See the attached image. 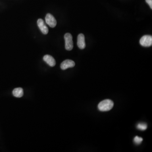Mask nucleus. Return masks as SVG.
<instances>
[{"instance_id": "obj_1", "label": "nucleus", "mask_w": 152, "mask_h": 152, "mask_svg": "<svg viewBox=\"0 0 152 152\" xmlns=\"http://www.w3.org/2000/svg\"><path fill=\"white\" fill-rule=\"evenodd\" d=\"M114 106V103L110 99H105L100 102L98 105V109L101 111H108Z\"/></svg>"}, {"instance_id": "obj_2", "label": "nucleus", "mask_w": 152, "mask_h": 152, "mask_svg": "<svg viewBox=\"0 0 152 152\" xmlns=\"http://www.w3.org/2000/svg\"><path fill=\"white\" fill-rule=\"evenodd\" d=\"M65 40V48L66 50H72L73 48V42L72 40V36L71 34L67 33L64 36Z\"/></svg>"}, {"instance_id": "obj_3", "label": "nucleus", "mask_w": 152, "mask_h": 152, "mask_svg": "<svg viewBox=\"0 0 152 152\" xmlns=\"http://www.w3.org/2000/svg\"><path fill=\"white\" fill-rule=\"evenodd\" d=\"M140 44L144 47H149L152 45V36L150 35H145L141 38Z\"/></svg>"}, {"instance_id": "obj_4", "label": "nucleus", "mask_w": 152, "mask_h": 152, "mask_svg": "<svg viewBox=\"0 0 152 152\" xmlns=\"http://www.w3.org/2000/svg\"><path fill=\"white\" fill-rule=\"evenodd\" d=\"M46 22L47 24L51 28L55 27L57 25V21L53 15L47 14L45 17Z\"/></svg>"}, {"instance_id": "obj_5", "label": "nucleus", "mask_w": 152, "mask_h": 152, "mask_svg": "<svg viewBox=\"0 0 152 152\" xmlns=\"http://www.w3.org/2000/svg\"><path fill=\"white\" fill-rule=\"evenodd\" d=\"M37 24L40 30L44 34H48L49 32L48 28L45 24L43 20L42 19H39L37 21Z\"/></svg>"}, {"instance_id": "obj_6", "label": "nucleus", "mask_w": 152, "mask_h": 152, "mask_svg": "<svg viewBox=\"0 0 152 152\" xmlns=\"http://www.w3.org/2000/svg\"><path fill=\"white\" fill-rule=\"evenodd\" d=\"M75 65V63L74 61L71 60H66L61 63V68L62 70H66L68 68L74 67Z\"/></svg>"}, {"instance_id": "obj_7", "label": "nucleus", "mask_w": 152, "mask_h": 152, "mask_svg": "<svg viewBox=\"0 0 152 152\" xmlns=\"http://www.w3.org/2000/svg\"><path fill=\"white\" fill-rule=\"evenodd\" d=\"M77 46L80 49L85 48L86 44L85 42V37L83 34H80L77 37Z\"/></svg>"}, {"instance_id": "obj_8", "label": "nucleus", "mask_w": 152, "mask_h": 152, "mask_svg": "<svg viewBox=\"0 0 152 152\" xmlns=\"http://www.w3.org/2000/svg\"><path fill=\"white\" fill-rule=\"evenodd\" d=\"M43 60L47 63V64H48L49 66H51V67H53L55 65V60L52 56L48 55H45L43 57Z\"/></svg>"}, {"instance_id": "obj_9", "label": "nucleus", "mask_w": 152, "mask_h": 152, "mask_svg": "<svg viewBox=\"0 0 152 152\" xmlns=\"http://www.w3.org/2000/svg\"><path fill=\"white\" fill-rule=\"evenodd\" d=\"M13 96L17 98H20L23 96V90L22 88H18L14 89L12 92Z\"/></svg>"}, {"instance_id": "obj_10", "label": "nucleus", "mask_w": 152, "mask_h": 152, "mask_svg": "<svg viewBox=\"0 0 152 152\" xmlns=\"http://www.w3.org/2000/svg\"><path fill=\"white\" fill-rule=\"evenodd\" d=\"M147 125L145 123H139L137 125V129L141 131H145L146 130L147 127Z\"/></svg>"}, {"instance_id": "obj_11", "label": "nucleus", "mask_w": 152, "mask_h": 152, "mask_svg": "<svg viewBox=\"0 0 152 152\" xmlns=\"http://www.w3.org/2000/svg\"><path fill=\"white\" fill-rule=\"evenodd\" d=\"M143 141V138L138 136H136L134 139V142L136 145H139Z\"/></svg>"}, {"instance_id": "obj_12", "label": "nucleus", "mask_w": 152, "mask_h": 152, "mask_svg": "<svg viewBox=\"0 0 152 152\" xmlns=\"http://www.w3.org/2000/svg\"><path fill=\"white\" fill-rule=\"evenodd\" d=\"M147 3H148V5L150 6L151 9H152V0H145Z\"/></svg>"}]
</instances>
